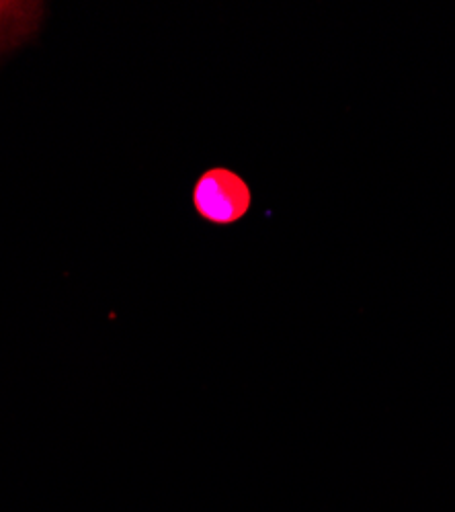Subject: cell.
<instances>
[{
  "label": "cell",
  "mask_w": 455,
  "mask_h": 512,
  "mask_svg": "<svg viewBox=\"0 0 455 512\" xmlns=\"http://www.w3.org/2000/svg\"><path fill=\"white\" fill-rule=\"evenodd\" d=\"M251 189L230 168H210L193 187V205L203 220L228 226L246 216L251 209Z\"/></svg>",
  "instance_id": "obj_1"
},
{
  "label": "cell",
  "mask_w": 455,
  "mask_h": 512,
  "mask_svg": "<svg viewBox=\"0 0 455 512\" xmlns=\"http://www.w3.org/2000/svg\"><path fill=\"white\" fill-rule=\"evenodd\" d=\"M39 7L29 3H0V52L17 46L35 29L41 13Z\"/></svg>",
  "instance_id": "obj_2"
}]
</instances>
